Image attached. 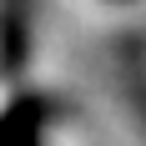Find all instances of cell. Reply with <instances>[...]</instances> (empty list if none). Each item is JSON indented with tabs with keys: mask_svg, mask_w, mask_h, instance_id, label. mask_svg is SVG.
I'll return each mask as SVG.
<instances>
[{
	"mask_svg": "<svg viewBox=\"0 0 146 146\" xmlns=\"http://www.w3.org/2000/svg\"><path fill=\"white\" fill-rule=\"evenodd\" d=\"M45 111L40 96H15L10 106H0V146H45Z\"/></svg>",
	"mask_w": 146,
	"mask_h": 146,
	"instance_id": "obj_1",
	"label": "cell"
}]
</instances>
